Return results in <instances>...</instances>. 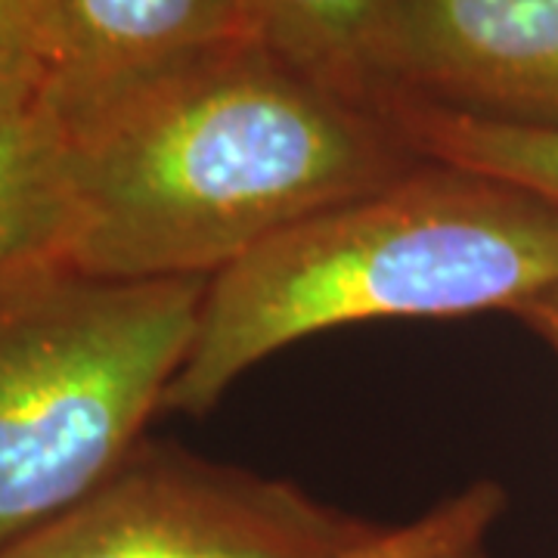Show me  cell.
Instances as JSON below:
<instances>
[{"instance_id": "6da1fadb", "label": "cell", "mask_w": 558, "mask_h": 558, "mask_svg": "<svg viewBox=\"0 0 558 558\" xmlns=\"http://www.w3.org/2000/svg\"><path fill=\"white\" fill-rule=\"evenodd\" d=\"M53 100L65 121V260L97 277L211 279L422 161L385 116L260 40Z\"/></svg>"}, {"instance_id": "7a4b0ae2", "label": "cell", "mask_w": 558, "mask_h": 558, "mask_svg": "<svg viewBox=\"0 0 558 558\" xmlns=\"http://www.w3.org/2000/svg\"><path fill=\"white\" fill-rule=\"evenodd\" d=\"M558 286V211L506 183L418 161L292 223L208 279L165 407L202 416L295 341L373 319L509 311Z\"/></svg>"}, {"instance_id": "3957f363", "label": "cell", "mask_w": 558, "mask_h": 558, "mask_svg": "<svg viewBox=\"0 0 558 558\" xmlns=\"http://www.w3.org/2000/svg\"><path fill=\"white\" fill-rule=\"evenodd\" d=\"M208 279L0 274V549L97 490L165 407Z\"/></svg>"}, {"instance_id": "277c9868", "label": "cell", "mask_w": 558, "mask_h": 558, "mask_svg": "<svg viewBox=\"0 0 558 558\" xmlns=\"http://www.w3.org/2000/svg\"><path fill=\"white\" fill-rule=\"evenodd\" d=\"M398 97L558 124V0H395Z\"/></svg>"}, {"instance_id": "5b68a950", "label": "cell", "mask_w": 558, "mask_h": 558, "mask_svg": "<svg viewBox=\"0 0 558 558\" xmlns=\"http://www.w3.org/2000/svg\"><path fill=\"white\" fill-rule=\"evenodd\" d=\"M65 62L60 100L161 69L208 47L258 40L245 0H60Z\"/></svg>"}, {"instance_id": "8992f818", "label": "cell", "mask_w": 558, "mask_h": 558, "mask_svg": "<svg viewBox=\"0 0 558 558\" xmlns=\"http://www.w3.org/2000/svg\"><path fill=\"white\" fill-rule=\"evenodd\" d=\"M245 10L255 38L304 78L379 116L398 100L395 0H245Z\"/></svg>"}, {"instance_id": "52a82bcc", "label": "cell", "mask_w": 558, "mask_h": 558, "mask_svg": "<svg viewBox=\"0 0 558 558\" xmlns=\"http://www.w3.org/2000/svg\"><path fill=\"white\" fill-rule=\"evenodd\" d=\"M385 119L418 159L497 180L558 211V124L487 119L418 97H398Z\"/></svg>"}, {"instance_id": "ba28073f", "label": "cell", "mask_w": 558, "mask_h": 558, "mask_svg": "<svg viewBox=\"0 0 558 558\" xmlns=\"http://www.w3.org/2000/svg\"><path fill=\"white\" fill-rule=\"evenodd\" d=\"M65 121L47 90L20 119L0 124V274L65 260Z\"/></svg>"}, {"instance_id": "9c48e42d", "label": "cell", "mask_w": 558, "mask_h": 558, "mask_svg": "<svg viewBox=\"0 0 558 558\" xmlns=\"http://www.w3.org/2000/svg\"><path fill=\"white\" fill-rule=\"evenodd\" d=\"M0 60L38 62L57 78L65 62L60 0H0Z\"/></svg>"}, {"instance_id": "30bf717a", "label": "cell", "mask_w": 558, "mask_h": 558, "mask_svg": "<svg viewBox=\"0 0 558 558\" xmlns=\"http://www.w3.org/2000/svg\"><path fill=\"white\" fill-rule=\"evenodd\" d=\"M53 72L38 62L0 60V124L20 119L50 90Z\"/></svg>"}, {"instance_id": "8fae6325", "label": "cell", "mask_w": 558, "mask_h": 558, "mask_svg": "<svg viewBox=\"0 0 558 558\" xmlns=\"http://www.w3.org/2000/svg\"><path fill=\"white\" fill-rule=\"evenodd\" d=\"M515 317L527 329H534L539 339L546 341L558 354V286L546 289L543 295L531 299L527 304H521L519 311H515Z\"/></svg>"}]
</instances>
